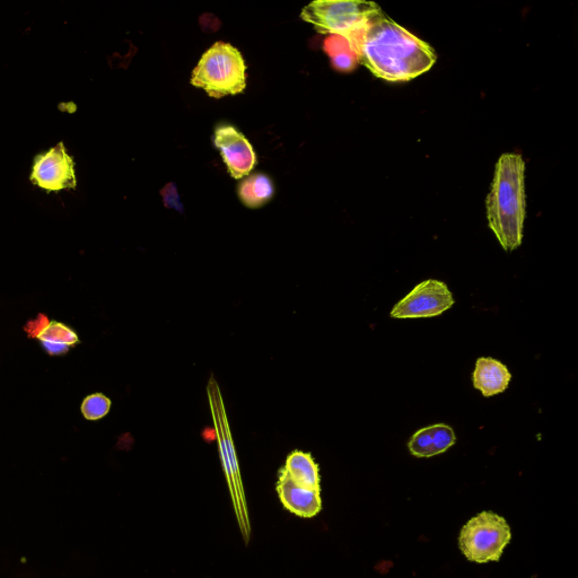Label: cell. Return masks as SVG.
Returning <instances> with one entry per match:
<instances>
[{"mask_svg": "<svg viewBox=\"0 0 578 578\" xmlns=\"http://www.w3.org/2000/svg\"><path fill=\"white\" fill-rule=\"evenodd\" d=\"M457 442L454 429L446 424H436L418 429L411 436L408 449L416 458H432L442 454Z\"/></svg>", "mask_w": 578, "mask_h": 578, "instance_id": "10", "label": "cell"}, {"mask_svg": "<svg viewBox=\"0 0 578 578\" xmlns=\"http://www.w3.org/2000/svg\"><path fill=\"white\" fill-rule=\"evenodd\" d=\"M511 538L510 525L502 516L483 512L464 525L459 537V547L470 562H498Z\"/></svg>", "mask_w": 578, "mask_h": 578, "instance_id": "5", "label": "cell"}, {"mask_svg": "<svg viewBox=\"0 0 578 578\" xmlns=\"http://www.w3.org/2000/svg\"><path fill=\"white\" fill-rule=\"evenodd\" d=\"M323 49L338 72L350 73L357 67L358 57L352 43L344 35L331 34L324 40Z\"/></svg>", "mask_w": 578, "mask_h": 578, "instance_id": "15", "label": "cell"}, {"mask_svg": "<svg viewBox=\"0 0 578 578\" xmlns=\"http://www.w3.org/2000/svg\"><path fill=\"white\" fill-rule=\"evenodd\" d=\"M274 195V182L264 173L251 175L239 188L242 203L253 209L266 205Z\"/></svg>", "mask_w": 578, "mask_h": 578, "instance_id": "14", "label": "cell"}, {"mask_svg": "<svg viewBox=\"0 0 578 578\" xmlns=\"http://www.w3.org/2000/svg\"><path fill=\"white\" fill-rule=\"evenodd\" d=\"M487 221L506 252L521 247L527 196H525V162L522 155L506 153L499 157L494 179L486 199Z\"/></svg>", "mask_w": 578, "mask_h": 578, "instance_id": "2", "label": "cell"}, {"mask_svg": "<svg viewBox=\"0 0 578 578\" xmlns=\"http://www.w3.org/2000/svg\"><path fill=\"white\" fill-rule=\"evenodd\" d=\"M454 297L448 285L441 280L428 279L418 284L404 299L393 306V319L435 318L450 310Z\"/></svg>", "mask_w": 578, "mask_h": 578, "instance_id": "6", "label": "cell"}, {"mask_svg": "<svg viewBox=\"0 0 578 578\" xmlns=\"http://www.w3.org/2000/svg\"><path fill=\"white\" fill-rule=\"evenodd\" d=\"M111 400L102 393H94L87 397L82 404L81 410L87 420H99L109 414Z\"/></svg>", "mask_w": 578, "mask_h": 578, "instance_id": "16", "label": "cell"}, {"mask_svg": "<svg viewBox=\"0 0 578 578\" xmlns=\"http://www.w3.org/2000/svg\"><path fill=\"white\" fill-rule=\"evenodd\" d=\"M30 180L33 185L48 192L76 188L74 159L68 154L64 143L35 157Z\"/></svg>", "mask_w": 578, "mask_h": 578, "instance_id": "7", "label": "cell"}, {"mask_svg": "<svg viewBox=\"0 0 578 578\" xmlns=\"http://www.w3.org/2000/svg\"><path fill=\"white\" fill-rule=\"evenodd\" d=\"M380 13L378 4L363 0H317L303 8L301 19L319 33L348 35Z\"/></svg>", "mask_w": 578, "mask_h": 578, "instance_id": "4", "label": "cell"}, {"mask_svg": "<svg viewBox=\"0 0 578 578\" xmlns=\"http://www.w3.org/2000/svg\"><path fill=\"white\" fill-rule=\"evenodd\" d=\"M191 84L214 99L243 93L247 87V65L241 52L230 43L216 42L192 72Z\"/></svg>", "mask_w": 578, "mask_h": 578, "instance_id": "3", "label": "cell"}, {"mask_svg": "<svg viewBox=\"0 0 578 578\" xmlns=\"http://www.w3.org/2000/svg\"><path fill=\"white\" fill-rule=\"evenodd\" d=\"M276 490L285 509L299 518L312 519L322 511L321 492L297 486L283 469Z\"/></svg>", "mask_w": 578, "mask_h": 578, "instance_id": "9", "label": "cell"}, {"mask_svg": "<svg viewBox=\"0 0 578 578\" xmlns=\"http://www.w3.org/2000/svg\"><path fill=\"white\" fill-rule=\"evenodd\" d=\"M37 337L51 356L64 355L70 347L80 343L76 332L58 321H50Z\"/></svg>", "mask_w": 578, "mask_h": 578, "instance_id": "13", "label": "cell"}, {"mask_svg": "<svg viewBox=\"0 0 578 578\" xmlns=\"http://www.w3.org/2000/svg\"><path fill=\"white\" fill-rule=\"evenodd\" d=\"M283 470L297 486L321 492L319 466L310 453L294 451L289 454Z\"/></svg>", "mask_w": 578, "mask_h": 578, "instance_id": "12", "label": "cell"}, {"mask_svg": "<svg viewBox=\"0 0 578 578\" xmlns=\"http://www.w3.org/2000/svg\"><path fill=\"white\" fill-rule=\"evenodd\" d=\"M214 144L220 150L227 170L234 179L247 177L255 169L256 153L249 140L234 126H218L214 133Z\"/></svg>", "mask_w": 578, "mask_h": 578, "instance_id": "8", "label": "cell"}, {"mask_svg": "<svg viewBox=\"0 0 578 578\" xmlns=\"http://www.w3.org/2000/svg\"><path fill=\"white\" fill-rule=\"evenodd\" d=\"M356 51L358 63L381 80L409 82L435 65V50L404 26L380 13L362 29L344 35Z\"/></svg>", "mask_w": 578, "mask_h": 578, "instance_id": "1", "label": "cell"}, {"mask_svg": "<svg viewBox=\"0 0 578 578\" xmlns=\"http://www.w3.org/2000/svg\"><path fill=\"white\" fill-rule=\"evenodd\" d=\"M512 374L507 366L490 357H480L477 359L472 381L474 387L480 391L484 397H494L501 394L510 387Z\"/></svg>", "mask_w": 578, "mask_h": 578, "instance_id": "11", "label": "cell"}]
</instances>
